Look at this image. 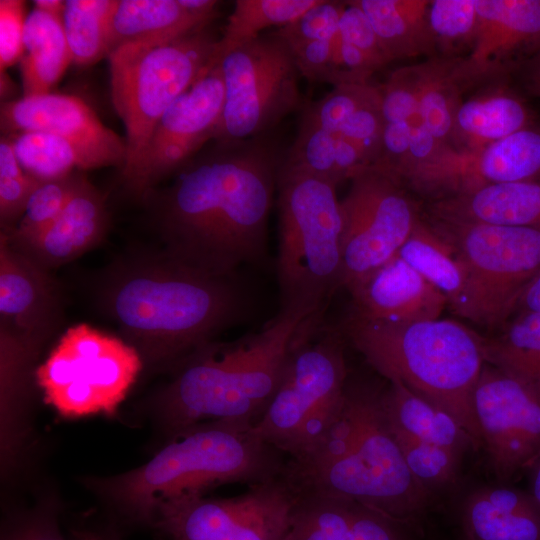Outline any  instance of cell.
Segmentation results:
<instances>
[{
  "instance_id": "cell-1",
  "label": "cell",
  "mask_w": 540,
  "mask_h": 540,
  "mask_svg": "<svg viewBox=\"0 0 540 540\" xmlns=\"http://www.w3.org/2000/svg\"><path fill=\"white\" fill-rule=\"evenodd\" d=\"M281 162L259 137L215 142L193 157L154 201L163 252L219 277L260 262Z\"/></svg>"
},
{
  "instance_id": "cell-2",
  "label": "cell",
  "mask_w": 540,
  "mask_h": 540,
  "mask_svg": "<svg viewBox=\"0 0 540 540\" xmlns=\"http://www.w3.org/2000/svg\"><path fill=\"white\" fill-rule=\"evenodd\" d=\"M102 301L143 362L174 370L247 315L239 276H211L164 252L126 260L111 271Z\"/></svg>"
},
{
  "instance_id": "cell-3",
  "label": "cell",
  "mask_w": 540,
  "mask_h": 540,
  "mask_svg": "<svg viewBox=\"0 0 540 540\" xmlns=\"http://www.w3.org/2000/svg\"><path fill=\"white\" fill-rule=\"evenodd\" d=\"M381 388L347 381L341 414L320 448L288 461L284 477L300 494L342 497L407 525L432 494L411 474L387 422Z\"/></svg>"
},
{
  "instance_id": "cell-4",
  "label": "cell",
  "mask_w": 540,
  "mask_h": 540,
  "mask_svg": "<svg viewBox=\"0 0 540 540\" xmlns=\"http://www.w3.org/2000/svg\"><path fill=\"white\" fill-rule=\"evenodd\" d=\"M312 325L303 313L280 310L256 333L205 345L158 392L161 422L174 435L208 419L256 424L282 381L297 339Z\"/></svg>"
},
{
  "instance_id": "cell-5",
  "label": "cell",
  "mask_w": 540,
  "mask_h": 540,
  "mask_svg": "<svg viewBox=\"0 0 540 540\" xmlns=\"http://www.w3.org/2000/svg\"><path fill=\"white\" fill-rule=\"evenodd\" d=\"M253 427L235 420L199 423L174 435L144 465L90 485L133 520L153 523L163 502L204 496L222 484L252 486L281 476L284 453Z\"/></svg>"
},
{
  "instance_id": "cell-6",
  "label": "cell",
  "mask_w": 540,
  "mask_h": 540,
  "mask_svg": "<svg viewBox=\"0 0 540 540\" xmlns=\"http://www.w3.org/2000/svg\"><path fill=\"white\" fill-rule=\"evenodd\" d=\"M339 332L380 375L449 413L481 447L473 393L486 363L483 336L450 319L394 324L350 314Z\"/></svg>"
},
{
  "instance_id": "cell-7",
  "label": "cell",
  "mask_w": 540,
  "mask_h": 540,
  "mask_svg": "<svg viewBox=\"0 0 540 540\" xmlns=\"http://www.w3.org/2000/svg\"><path fill=\"white\" fill-rule=\"evenodd\" d=\"M336 188L281 162L276 260L280 310L303 313L317 325L327 302L341 288L342 215Z\"/></svg>"
},
{
  "instance_id": "cell-8",
  "label": "cell",
  "mask_w": 540,
  "mask_h": 540,
  "mask_svg": "<svg viewBox=\"0 0 540 540\" xmlns=\"http://www.w3.org/2000/svg\"><path fill=\"white\" fill-rule=\"evenodd\" d=\"M344 338L316 329L293 348L282 381L254 432L301 462L315 453L338 420L348 381Z\"/></svg>"
},
{
  "instance_id": "cell-9",
  "label": "cell",
  "mask_w": 540,
  "mask_h": 540,
  "mask_svg": "<svg viewBox=\"0 0 540 540\" xmlns=\"http://www.w3.org/2000/svg\"><path fill=\"white\" fill-rule=\"evenodd\" d=\"M216 42L204 29L165 43L123 45L108 54L112 102L126 131L123 176L162 115L211 64Z\"/></svg>"
},
{
  "instance_id": "cell-10",
  "label": "cell",
  "mask_w": 540,
  "mask_h": 540,
  "mask_svg": "<svg viewBox=\"0 0 540 540\" xmlns=\"http://www.w3.org/2000/svg\"><path fill=\"white\" fill-rule=\"evenodd\" d=\"M465 271L452 311L478 325L502 328L540 271V226H505L428 218Z\"/></svg>"
},
{
  "instance_id": "cell-11",
  "label": "cell",
  "mask_w": 540,
  "mask_h": 540,
  "mask_svg": "<svg viewBox=\"0 0 540 540\" xmlns=\"http://www.w3.org/2000/svg\"><path fill=\"white\" fill-rule=\"evenodd\" d=\"M143 364L127 341L81 323L60 337L35 379L45 402L63 417L113 415Z\"/></svg>"
},
{
  "instance_id": "cell-12",
  "label": "cell",
  "mask_w": 540,
  "mask_h": 540,
  "mask_svg": "<svg viewBox=\"0 0 540 540\" xmlns=\"http://www.w3.org/2000/svg\"><path fill=\"white\" fill-rule=\"evenodd\" d=\"M224 104L215 142L259 137L302 106L300 74L286 43L274 32L216 53Z\"/></svg>"
},
{
  "instance_id": "cell-13",
  "label": "cell",
  "mask_w": 540,
  "mask_h": 540,
  "mask_svg": "<svg viewBox=\"0 0 540 540\" xmlns=\"http://www.w3.org/2000/svg\"><path fill=\"white\" fill-rule=\"evenodd\" d=\"M340 201L341 288L349 292L394 257L421 218L405 184L375 166L359 170Z\"/></svg>"
},
{
  "instance_id": "cell-14",
  "label": "cell",
  "mask_w": 540,
  "mask_h": 540,
  "mask_svg": "<svg viewBox=\"0 0 540 540\" xmlns=\"http://www.w3.org/2000/svg\"><path fill=\"white\" fill-rule=\"evenodd\" d=\"M473 408L489 469L500 482L527 473L540 459V390L485 363Z\"/></svg>"
},
{
  "instance_id": "cell-15",
  "label": "cell",
  "mask_w": 540,
  "mask_h": 540,
  "mask_svg": "<svg viewBox=\"0 0 540 540\" xmlns=\"http://www.w3.org/2000/svg\"><path fill=\"white\" fill-rule=\"evenodd\" d=\"M223 104L224 84L219 65L212 60L162 115L134 167L123 176L126 187L146 198L160 180L179 171L214 140Z\"/></svg>"
},
{
  "instance_id": "cell-16",
  "label": "cell",
  "mask_w": 540,
  "mask_h": 540,
  "mask_svg": "<svg viewBox=\"0 0 540 540\" xmlns=\"http://www.w3.org/2000/svg\"><path fill=\"white\" fill-rule=\"evenodd\" d=\"M534 179H540L539 122L476 150L443 146L402 182L436 200L489 185Z\"/></svg>"
},
{
  "instance_id": "cell-17",
  "label": "cell",
  "mask_w": 540,
  "mask_h": 540,
  "mask_svg": "<svg viewBox=\"0 0 540 540\" xmlns=\"http://www.w3.org/2000/svg\"><path fill=\"white\" fill-rule=\"evenodd\" d=\"M476 10L473 47L458 61L470 87L506 80L540 49V0H476Z\"/></svg>"
},
{
  "instance_id": "cell-18",
  "label": "cell",
  "mask_w": 540,
  "mask_h": 540,
  "mask_svg": "<svg viewBox=\"0 0 540 540\" xmlns=\"http://www.w3.org/2000/svg\"><path fill=\"white\" fill-rule=\"evenodd\" d=\"M60 293L48 273L0 234V327L41 349L60 320Z\"/></svg>"
},
{
  "instance_id": "cell-19",
  "label": "cell",
  "mask_w": 540,
  "mask_h": 540,
  "mask_svg": "<svg viewBox=\"0 0 540 540\" xmlns=\"http://www.w3.org/2000/svg\"><path fill=\"white\" fill-rule=\"evenodd\" d=\"M4 135L39 131L56 134L107 155L116 166L126 162V144L81 98L46 93L5 101L0 109Z\"/></svg>"
},
{
  "instance_id": "cell-20",
  "label": "cell",
  "mask_w": 540,
  "mask_h": 540,
  "mask_svg": "<svg viewBox=\"0 0 540 540\" xmlns=\"http://www.w3.org/2000/svg\"><path fill=\"white\" fill-rule=\"evenodd\" d=\"M292 489L282 474L231 498L196 496L169 500L157 507L153 524L171 540H222Z\"/></svg>"
},
{
  "instance_id": "cell-21",
  "label": "cell",
  "mask_w": 540,
  "mask_h": 540,
  "mask_svg": "<svg viewBox=\"0 0 540 540\" xmlns=\"http://www.w3.org/2000/svg\"><path fill=\"white\" fill-rule=\"evenodd\" d=\"M350 315L375 322L440 318L446 297L397 254L350 291Z\"/></svg>"
},
{
  "instance_id": "cell-22",
  "label": "cell",
  "mask_w": 540,
  "mask_h": 540,
  "mask_svg": "<svg viewBox=\"0 0 540 540\" xmlns=\"http://www.w3.org/2000/svg\"><path fill=\"white\" fill-rule=\"evenodd\" d=\"M105 197L84 175L58 217L35 239L15 248L46 270L79 257L104 237L108 228Z\"/></svg>"
},
{
  "instance_id": "cell-23",
  "label": "cell",
  "mask_w": 540,
  "mask_h": 540,
  "mask_svg": "<svg viewBox=\"0 0 540 540\" xmlns=\"http://www.w3.org/2000/svg\"><path fill=\"white\" fill-rule=\"evenodd\" d=\"M523 93L506 80L462 98L454 118L451 147L476 150L537 123Z\"/></svg>"
},
{
  "instance_id": "cell-24",
  "label": "cell",
  "mask_w": 540,
  "mask_h": 540,
  "mask_svg": "<svg viewBox=\"0 0 540 540\" xmlns=\"http://www.w3.org/2000/svg\"><path fill=\"white\" fill-rule=\"evenodd\" d=\"M431 219L505 226H540V179L495 184L431 200Z\"/></svg>"
},
{
  "instance_id": "cell-25",
  "label": "cell",
  "mask_w": 540,
  "mask_h": 540,
  "mask_svg": "<svg viewBox=\"0 0 540 540\" xmlns=\"http://www.w3.org/2000/svg\"><path fill=\"white\" fill-rule=\"evenodd\" d=\"M463 524L475 540H540V503L529 491L482 487L465 500Z\"/></svg>"
},
{
  "instance_id": "cell-26",
  "label": "cell",
  "mask_w": 540,
  "mask_h": 540,
  "mask_svg": "<svg viewBox=\"0 0 540 540\" xmlns=\"http://www.w3.org/2000/svg\"><path fill=\"white\" fill-rule=\"evenodd\" d=\"M208 23L186 11L179 0H115L108 54L127 44L174 41L204 30Z\"/></svg>"
},
{
  "instance_id": "cell-27",
  "label": "cell",
  "mask_w": 540,
  "mask_h": 540,
  "mask_svg": "<svg viewBox=\"0 0 540 540\" xmlns=\"http://www.w3.org/2000/svg\"><path fill=\"white\" fill-rule=\"evenodd\" d=\"M370 21L391 62L437 57L427 12L430 0H353Z\"/></svg>"
},
{
  "instance_id": "cell-28",
  "label": "cell",
  "mask_w": 540,
  "mask_h": 540,
  "mask_svg": "<svg viewBox=\"0 0 540 540\" xmlns=\"http://www.w3.org/2000/svg\"><path fill=\"white\" fill-rule=\"evenodd\" d=\"M382 403L390 426L461 456L475 449L470 435L449 413L399 382H389Z\"/></svg>"
},
{
  "instance_id": "cell-29",
  "label": "cell",
  "mask_w": 540,
  "mask_h": 540,
  "mask_svg": "<svg viewBox=\"0 0 540 540\" xmlns=\"http://www.w3.org/2000/svg\"><path fill=\"white\" fill-rule=\"evenodd\" d=\"M24 48L23 96L50 93L72 62L62 16L33 9L26 17Z\"/></svg>"
},
{
  "instance_id": "cell-30",
  "label": "cell",
  "mask_w": 540,
  "mask_h": 540,
  "mask_svg": "<svg viewBox=\"0 0 540 540\" xmlns=\"http://www.w3.org/2000/svg\"><path fill=\"white\" fill-rule=\"evenodd\" d=\"M282 165L326 179L336 186L371 166L355 144L302 120Z\"/></svg>"
},
{
  "instance_id": "cell-31",
  "label": "cell",
  "mask_w": 540,
  "mask_h": 540,
  "mask_svg": "<svg viewBox=\"0 0 540 540\" xmlns=\"http://www.w3.org/2000/svg\"><path fill=\"white\" fill-rule=\"evenodd\" d=\"M23 169L40 181L74 172L115 165L104 153L65 137L39 131L5 135Z\"/></svg>"
},
{
  "instance_id": "cell-32",
  "label": "cell",
  "mask_w": 540,
  "mask_h": 540,
  "mask_svg": "<svg viewBox=\"0 0 540 540\" xmlns=\"http://www.w3.org/2000/svg\"><path fill=\"white\" fill-rule=\"evenodd\" d=\"M39 349L0 327L1 449L7 465L20 443L19 418Z\"/></svg>"
},
{
  "instance_id": "cell-33",
  "label": "cell",
  "mask_w": 540,
  "mask_h": 540,
  "mask_svg": "<svg viewBox=\"0 0 540 540\" xmlns=\"http://www.w3.org/2000/svg\"><path fill=\"white\" fill-rule=\"evenodd\" d=\"M397 255L436 287L450 308L457 304L465 271L451 245L429 220L419 219Z\"/></svg>"
},
{
  "instance_id": "cell-34",
  "label": "cell",
  "mask_w": 540,
  "mask_h": 540,
  "mask_svg": "<svg viewBox=\"0 0 540 540\" xmlns=\"http://www.w3.org/2000/svg\"><path fill=\"white\" fill-rule=\"evenodd\" d=\"M458 60L434 57L424 62L418 117L443 146L451 145L457 108L464 92L471 89L459 71Z\"/></svg>"
},
{
  "instance_id": "cell-35",
  "label": "cell",
  "mask_w": 540,
  "mask_h": 540,
  "mask_svg": "<svg viewBox=\"0 0 540 540\" xmlns=\"http://www.w3.org/2000/svg\"><path fill=\"white\" fill-rule=\"evenodd\" d=\"M505 325L484 337L485 362L540 390V314L518 311Z\"/></svg>"
},
{
  "instance_id": "cell-36",
  "label": "cell",
  "mask_w": 540,
  "mask_h": 540,
  "mask_svg": "<svg viewBox=\"0 0 540 540\" xmlns=\"http://www.w3.org/2000/svg\"><path fill=\"white\" fill-rule=\"evenodd\" d=\"M319 0H237L215 52L221 53L252 41L270 27H284Z\"/></svg>"
},
{
  "instance_id": "cell-37",
  "label": "cell",
  "mask_w": 540,
  "mask_h": 540,
  "mask_svg": "<svg viewBox=\"0 0 540 540\" xmlns=\"http://www.w3.org/2000/svg\"><path fill=\"white\" fill-rule=\"evenodd\" d=\"M115 0H67L62 15L72 62L90 65L108 54V29Z\"/></svg>"
},
{
  "instance_id": "cell-38",
  "label": "cell",
  "mask_w": 540,
  "mask_h": 540,
  "mask_svg": "<svg viewBox=\"0 0 540 540\" xmlns=\"http://www.w3.org/2000/svg\"><path fill=\"white\" fill-rule=\"evenodd\" d=\"M427 20L437 57L463 58L471 51L478 26L476 0H432Z\"/></svg>"
},
{
  "instance_id": "cell-39",
  "label": "cell",
  "mask_w": 540,
  "mask_h": 540,
  "mask_svg": "<svg viewBox=\"0 0 540 540\" xmlns=\"http://www.w3.org/2000/svg\"><path fill=\"white\" fill-rule=\"evenodd\" d=\"M80 174L44 180L32 192L25 211L16 226L4 234L8 242L19 248L41 234L61 213L78 183Z\"/></svg>"
},
{
  "instance_id": "cell-40",
  "label": "cell",
  "mask_w": 540,
  "mask_h": 540,
  "mask_svg": "<svg viewBox=\"0 0 540 540\" xmlns=\"http://www.w3.org/2000/svg\"><path fill=\"white\" fill-rule=\"evenodd\" d=\"M389 427L408 469L426 490L433 495L435 491L455 482L461 456L446 448L415 438L390 425Z\"/></svg>"
},
{
  "instance_id": "cell-41",
  "label": "cell",
  "mask_w": 540,
  "mask_h": 540,
  "mask_svg": "<svg viewBox=\"0 0 540 540\" xmlns=\"http://www.w3.org/2000/svg\"><path fill=\"white\" fill-rule=\"evenodd\" d=\"M41 181L21 166L11 140H0V223L1 232L11 231L22 217L27 202Z\"/></svg>"
},
{
  "instance_id": "cell-42",
  "label": "cell",
  "mask_w": 540,
  "mask_h": 540,
  "mask_svg": "<svg viewBox=\"0 0 540 540\" xmlns=\"http://www.w3.org/2000/svg\"><path fill=\"white\" fill-rule=\"evenodd\" d=\"M424 72V62L402 67L380 86L384 125L408 123L418 118Z\"/></svg>"
},
{
  "instance_id": "cell-43",
  "label": "cell",
  "mask_w": 540,
  "mask_h": 540,
  "mask_svg": "<svg viewBox=\"0 0 540 540\" xmlns=\"http://www.w3.org/2000/svg\"><path fill=\"white\" fill-rule=\"evenodd\" d=\"M299 496L293 487L277 502L243 521L222 540H285Z\"/></svg>"
},
{
  "instance_id": "cell-44",
  "label": "cell",
  "mask_w": 540,
  "mask_h": 540,
  "mask_svg": "<svg viewBox=\"0 0 540 540\" xmlns=\"http://www.w3.org/2000/svg\"><path fill=\"white\" fill-rule=\"evenodd\" d=\"M345 1L319 0L291 24L275 33L287 44L333 39L338 34Z\"/></svg>"
},
{
  "instance_id": "cell-45",
  "label": "cell",
  "mask_w": 540,
  "mask_h": 540,
  "mask_svg": "<svg viewBox=\"0 0 540 540\" xmlns=\"http://www.w3.org/2000/svg\"><path fill=\"white\" fill-rule=\"evenodd\" d=\"M338 37L365 55L378 70L391 62L364 12L352 1H345Z\"/></svg>"
},
{
  "instance_id": "cell-46",
  "label": "cell",
  "mask_w": 540,
  "mask_h": 540,
  "mask_svg": "<svg viewBox=\"0 0 540 540\" xmlns=\"http://www.w3.org/2000/svg\"><path fill=\"white\" fill-rule=\"evenodd\" d=\"M287 46L300 76L310 82L334 85L337 36L329 40L307 41Z\"/></svg>"
},
{
  "instance_id": "cell-47",
  "label": "cell",
  "mask_w": 540,
  "mask_h": 540,
  "mask_svg": "<svg viewBox=\"0 0 540 540\" xmlns=\"http://www.w3.org/2000/svg\"><path fill=\"white\" fill-rule=\"evenodd\" d=\"M25 2L0 0V70L21 60L24 53Z\"/></svg>"
},
{
  "instance_id": "cell-48",
  "label": "cell",
  "mask_w": 540,
  "mask_h": 540,
  "mask_svg": "<svg viewBox=\"0 0 540 540\" xmlns=\"http://www.w3.org/2000/svg\"><path fill=\"white\" fill-rule=\"evenodd\" d=\"M2 540H66L52 512H36L15 523L4 533Z\"/></svg>"
},
{
  "instance_id": "cell-49",
  "label": "cell",
  "mask_w": 540,
  "mask_h": 540,
  "mask_svg": "<svg viewBox=\"0 0 540 540\" xmlns=\"http://www.w3.org/2000/svg\"><path fill=\"white\" fill-rule=\"evenodd\" d=\"M511 76L525 94L540 99V49L523 60Z\"/></svg>"
},
{
  "instance_id": "cell-50",
  "label": "cell",
  "mask_w": 540,
  "mask_h": 540,
  "mask_svg": "<svg viewBox=\"0 0 540 540\" xmlns=\"http://www.w3.org/2000/svg\"><path fill=\"white\" fill-rule=\"evenodd\" d=\"M518 311L540 314V271L523 290L517 304L516 312Z\"/></svg>"
},
{
  "instance_id": "cell-51",
  "label": "cell",
  "mask_w": 540,
  "mask_h": 540,
  "mask_svg": "<svg viewBox=\"0 0 540 540\" xmlns=\"http://www.w3.org/2000/svg\"><path fill=\"white\" fill-rule=\"evenodd\" d=\"M181 6L194 16L211 22L217 12L219 1L215 0H179Z\"/></svg>"
},
{
  "instance_id": "cell-52",
  "label": "cell",
  "mask_w": 540,
  "mask_h": 540,
  "mask_svg": "<svg viewBox=\"0 0 540 540\" xmlns=\"http://www.w3.org/2000/svg\"><path fill=\"white\" fill-rule=\"evenodd\" d=\"M33 3L34 9L56 16H62L65 8V1L61 0H36Z\"/></svg>"
},
{
  "instance_id": "cell-53",
  "label": "cell",
  "mask_w": 540,
  "mask_h": 540,
  "mask_svg": "<svg viewBox=\"0 0 540 540\" xmlns=\"http://www.w3.org/2000/svg\"><path fill=\"white\" fill-rule=\"evenodd\" d=\"M529 492L540 503V459L529 469Z\"/></svg>"
},
{
  "instance_id": "cell-54",
  "label": "cell",
  "mask_w": 540,
  "mask_h": 540,
  "mask_svg": "<svg viewBox=\"0 0 540 540\" xmlns=\"http://www.w3.org/2000/svg\"><path fill=\"white\" fill-rule=\"evenodd\" d=\"M463 540H475V539L472 538V537L469 536V535L464 534V539H463Z\"/></svg>"
}]
</instances>
